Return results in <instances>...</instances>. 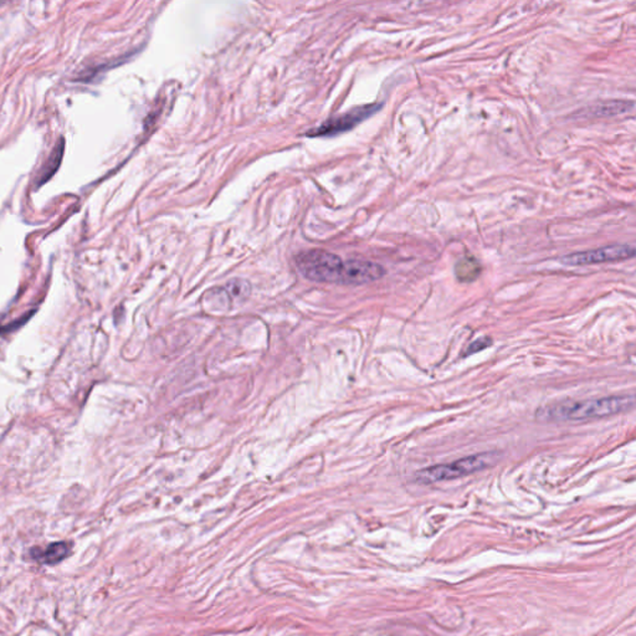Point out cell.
Returning <instances> with one entry per match:
<instances>
[{
	"instance_id": "2",
	"label": "cell",
	"mask_w": 636,
	"mask_h": 636,
	"mask_svg": "<svg viewBox=\"0 0 636 636\" xmlns=\"http://www.w3.org/2000/svg\"><path fill=\"white\" fill-rule=\"evenodd\" d=\"M295 264L300 274L309 281L344 283L346 262L335 254L321 249L306 250L296 255Z\"/></svg>"
},
{
	"instance_id": "10",
	"label": "cell",
	"mask_w": 636,
	"mask_h": 636,
	"mask_svg": "<svg viewBox=\"0 0 636 636\" xmlns=\"http://www.w3.org/2000/svg\"><path fill=\"white\" fill-rule=\"evenodd\" d=\"M224 291L228 294L229 298L234 301H245L251 294V286L245 280L234 279L227 283Z\"/></svg>"
},
{
	"instance_id": "11",
	"label": "cell",
	"mask_w": 636,
	"mask_h": 636,
	"mask_svg": "<svg viewBox=\"0 0 636 636\" xmlns=\"http://www.w3.org/2000/svg\"><path fill=\"white\" fill-rule=\"evenodd\" d=\"M491 346H492V338L487 337V335H483V337H480L476 341L472 342L468 347V349L465 351V355H463L466 357V355H475V353H479L483 349L489 348Z\"/></svg>"
},
{
	"instance_id": "7",
	"label": "cell",
	"mask_w": 636,
	"mask_h": 636,
	"mask_svg": "<svg viewBox=\"0 0 636 636\" xmlns=\"http://www.w3.org/2000/svg\"><path fill=\"white\" fill-rule=\"evenodd\" d=\"M64 149H65V142L61 138L60 141L56 143L47 163L41 168L40 175L36 178V187L44 186L47 181H50L54 177L55 173L60 167L61 161L64 157Z\"/></svg>"
},
{
	"instance_id": "9",
	"label": "cell",
	"mask_w": 636,
	"mask_h": 636,
	"mask_svg": "<svg viewBox=\"0 0 636 636\" xmlns=\"http://www.w3.org/2000/svg\"><path fill=\"white\" fill-rule=\"evenodd\" d=\"M480 274V265L472 257H463L456 265V276L460 281H472Z\"/></svg>"
},
{
	"instance_id": "1",
	"label": "cell",
	"mask_w": 636,
	"mask_h": 636,
	"mask_svg": "<svg viewBox=\"0 0 636 636\" xmlns=\"http://www.w3.org/2000/svg\"><path fill=\"white\" fill-rule=\"evenodd\" d=\"M634 395H614L584 402H567L538 409L536 416L544 422L589 420L620 414L634 407Z\"/></svg>"
},
{
	"instance_id": "5",
	"label": "cell",
	"mask_w": 636,
	"mask_h": 636,
	"mask_svg": "<svg viewBox=\"0 0 636 636\" xmlns=\"http://www.w3.org/2000/svg\"><path fill=\"white\" fill-rule=\"evenodd\" d=\"M379 108L378 105H370V106H363V107L355 108L348 114L340 116L337 118H332L329 121L323 123L321 127L316 128L315 131H311L309 136H332V134L341 133L344 131H348L351 128L357 126L359 122L367 118L368 116L374 114L375 111Z\"/></svg>"
},
{
	"instance_id": "3",
	"label": "cell",
	"mask_w": 636,
	"mask_h": 636,
	"mask_svg": "<svg viewBox=\"0 0 636 636\" xmlns=\"http://www.w3.org/2000/svg\"><path fill=\"white\" fill-rule=\"evenodd\" d=\"M498 460L496 453H483L477 455L462 457L457 461L444 465H435L427 469L420 470L416 475V481L424 485L429 483L449 481L454 479H460L463 476L471 475L477 471L494 466Z\"/></svg>"
},
{
	"instance_id": "8",
	"label": "cell",
	"mask_w": 636,
	"mask_h": 636,
	"mask_svg": "<svg viewBox=\"0 0 636 636\" xmlns=\"http://www.w3.org/2000/svg\"><path fill=\"white\" fill-rule=\"evenodd\" d=\"M634 103L628 102V101H608V102H602L598 103L592 110L594 116H615V114H624L629 111V108L633 107Z\"/></svg>"
},
{
	"instance_id": "4",
	"label": "cell",
	"mask_w": 636,
	"mask_h": 636,
	"mask_svg": "<svg viewBox=\"0 0 636 636\" xmlns=\"http://www.w3.org/2000/svg\"><path fill=\"white\" fill-rule=\"evenodd\" d=\"M635 249L626 244L609 245L605 248L588 250L582 253L565 255L561 259L563 265L567 266H584V265H596L603 262H623L634 257Z\"/></svg>"
},
{
	"instance_id": "6",
	"label": "cell",
	"mask_w": 636,
	"mask_h": 636,
	"mask_svg": "<svg viewBox=\"0 0 636 636\" xmlns=\"http://www.w3.org/2000/svg\"><path fill=\"white\" fill-rule=\"evenodd\" d=\"M71 555V543L55 542L47 546L45 548H33L30 550V557L33 561L40 564L54 565L62 562Z\"/></svg>"
}]
</instances>
